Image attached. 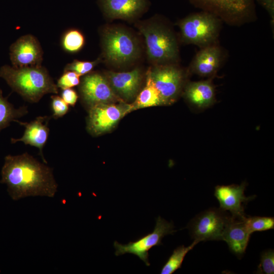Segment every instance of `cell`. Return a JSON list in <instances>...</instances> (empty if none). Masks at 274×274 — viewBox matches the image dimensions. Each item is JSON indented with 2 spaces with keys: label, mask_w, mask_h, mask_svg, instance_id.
I'll list each match as a JSON object with an SVG mask.
<instances>
[{
  "label": "cell",
  "mask_w": 274,
  "mask_h": 274,
  "mask_svg": "<svg viewBox=\"0 0 274 274\" xmlns=\"http://www.w3.org/2000/svg\"><path fill=\"white\" fill-rule=\"evenodd\" d=\"M256 273H274V251L272 249H268L261 253L260 262Z\"/></svg>",
  "instance_id": "cell-26"
},
{
  "label": "cell",
  "mask_w": 274,
  "mask_h": 274,
  "mask_svg": "<svg viewBox=\"0 0 274 274\" xmlns=\"http://www.w3.org/2000/svg\"><path fill=\"white\" fill-rule=\"evenodd\" d=\"M10 58L14 67L40 66L43 60V51L36 37L25 35L10 46Z\"/></svg>",
  "instance_id": "cell-11"
},
{
  "label": "cell",
  "mask_w": 274,
  "mask_h": 274,
  "mask_svg": "<svg viewBox=\"0 0 274 274\" xmlns=\"http://www.w3.org/2000/svg\"><path fill=\"white\" fill-rule=\"evenodd\" d=\"M247 184L244 182L240 185H218L215 187L214 196L220 204V208L229 212L232 217L244 218L245 208L247 203L254 199V195L247 197L244 192Z\"/></svg>",
  "instance_id": "cell-12"
},
{
  "label": "cell",
  "mask_w": 274,
  "mask_h": 274,
  "mask_svg": "<svg viewBox=\"0 0 274 274\" xmlns=\"http://www.w3.org/2000/svg\"><path fill=\"white\" fill-rule=\"evenodd\" d=\"M85 38L79 30L71 29L64 32L61 39L63 49L68 53H76L84 46Z\"/></svg>",
  "instance_id": "cell-23"
},
{
  "label": "cell",
  "mask_w": 274,
  "mask_h": 274,
  "mask_svg": "<svg viewBox=\"0 0 274 274\" xmlns=\"http://www.w3.org/2000/svg\"><path fill=\"white\" fill-rule=\"evenodd\" d=\"M246 217L232 216L222 235V240L226 242L230 251L239 259L245 253L251 235L245 222Z\"/></svg>",
  "instance_id": "cell-15"
},
{
  "label": "cell",
  "mask_w": 274,
  "mask_h": 274,
  "mask_svg": "<svg viewBox=\"0 0 274 274\" xmlns=\"http://www.w3.org/2000/svg\"><path fill=\"white\" fill-rule=\"evenodd\" d=\"M99 59L93 61L74 60L65 66L64 71H71L76 73L80 76L89 74L99 62Z\"/></svg>",
  "instance_id": "cell-25"
},
{
  "label": "cell",
  "mask_w": 274,
  "mask_h": 274,
  "mask_svg": "<svg viewBox=\"0 0 274 274\" xmlns=\"http://www.w3.org/2000/svg\"><path fill=\"white\" fill-rule=\"evenodd\" d=\"M51 98L52 117L55 119L60 118L67 113L69 109L68 105L60 96L53 95L51 96Z\"/></svg>",
  "instance_id": "cell-28"
},
{
  "label": "cell",
  "mask_w": 274,
  "mask_h": 274,
  "mask_svg": "<svg viewBox=\"0 0 274 274\" xmlns=\"http://www.w3.org/2000/svg\"><path fill=\"white\" fill-rule=\"evenodd\" d=\"M80 76L76 73L71 71H64L57 82L58 88L61 89L70 88L80 84Z\"/></svg>",
  "instance_id": "cell-27"
},
{
  "label": "cell",
  "mask_w": 274,
  "mask_h": 274,
  "mask_svg": "<svg viewBox=\"0 0 274 274\" xmlns=\"http://www.w3.org/2000/svg\"><path fill=\"white\" fill-rule=\"evenodd\" d=\"M61 97L68 105L74 106L77 101L78 96L75 90L70 88L62 89Z\"/></svg>",
  "instance_id": "cell-29"
},
{
  "label": "cell",
  "mask_w": 274,
  "mask_h": 274,
  "mask_svg": "<svg viewBox=\"0 0 274 274\" xmlns=\"http://www.w3.org/2000/svg\"><path fill=\"white\" fill-rule=\"evenodd\" d=\"M98 3L108 17L125 20L139 16L149 6L148 0H98Z\"/></svg>",
  "instance_id": "cell-13"
},
{
  "label": "cell",
  "mask_w": 274,
  "mask_h": 274,
  "mask_svg": "<svg viewBox=\"0 0 274 274\" xmlns=\"http://www.w3.org/2000/svg\"><path fill=\"white\" fill-rule=\"evenodd\" d=\"M147 75L146 86L139 93L134 103L132 105V109L164 105L148 71Z\"/></svg>",
  "instance_id": "cell-20"
},
{
  "label": "cell",
  "mask_w": 274,
  "mask_h": 274,
  "mask_svg": "<svg viewBox=\"0 0 274 274\" xmlns=\"http://www.w3.org/2000/svg\"><path fill=\"white\" fill-rule=\"evenodd\" d=\"M184 94L190 104L198 108L209 107L215 101V88L211 79L188 83Z\"/></svg>",
  "instance_id": "cell-19"
},
{
  "label": "cell",
  "mask_w": 274,
  "mask_h": 274,
  "mask_svg": "<svg viewBox=\"0 0 274 274\" xmlns=\"http://www.w3.org/2000/svg\"><path fill=\"white\" fill-rule=\"evenodd\" d=\"M149 59L156 65L172 64L178 58L176 38L170 30L157 23L141 24Z\"/></svg>",
  "instance_id": "cell-3"
},
{
  "label": "cell",
  "mask_w": 274,
  "mask_h": 274,
  "mask_svg": "<svg viewBox=\"0 0 274 274\" xmlns=\"http://www.w3.org/2000/svg\"><path fill=\"white\" fill-rule=\"evenodd\" d=\"M197 244V242L193 241L192 244L188 247L182 245L176 248L163 266L160 273L172 274L181 268L186 254Z\"/></svg>",
  "instance_id": "cell-22"
},
{
  "label": "cell",
  "mask_w": 274,
  "mask_h": 274,
  "mask_svg": "<svg viewBox=\"0 0 274 274\" xmlns=\"http://www.w3.org/2000/svg\"><path fill=\"white\" fill-rule=\"evenodd\" d=\"M0 77L14 91L31 103L39 102L45 94L58 93L57 85L42 65L17 68L5 65L0 68Z\"/></svg>",
  "instance_id": "cell-2"
},
{
  "label": "cell",
  "mask_w": 274,
  "mask_h": 274,
  "mask_svg": "<svg viewBox=\"0 0 274 274\" xmlns=\"http://www.w3.org/2000/svg\"><path fill=\"white\" fill-rule=\"evenodd\" d=\"M107 78L115 93L129 100L134 98L139 91L142 74L141 71L136 68L127 72H109Z\"/></svg>",
  "instance_id": "cell-16"
},
{
  "label": "cell",
  "mask_w": 274,
  "mask_h": 274,
  "mask_svg": "<svg viewBox=\"0 0 274 274\" xmlns=\"http://www.w3.org/2000/svg\"><path fill=\"white\" fill-rule=\"evenodd\" d=\"M265 9L268 11L271 17L273 19L274 0H258Z\"/></svg>",
  "instance_id": "cell-30"
},
{
  "label": "cell",
  "mask_w": 274,
  "mask_h": 274,
  "mask_svg": "<svg viewBox=\"0 0 274 274\" xmlns=\"http://www.w3.org/2000/svg\"><path fill=\"white\" fill-rule=\"evenodd\" d=\"M244 220L251 234L254 232L263 231L274 228L273 217L246 216Z\"/></svg>",
  "instance_id": "cell-24"
},
{
  "label": "cell",
  "mask_w": 274,
  "mask_h": 274,
  "mask_svg": "<svg viewBox=\"0 0 274 274\" xmlns=\"http://www.w3.org/2000/svg\"><path fill=\"white\" fill-rule=\"evenodd\" d=\"M176 231L172 222H168L159 216L156 220V225L152 232L127 244L123 245L115 241V254L116 256L126 253L134 254L143 261L147 266H149V251L154 246L161 245V241L165 235L173 234Z\"/></svg>",
  "instance_id": "cell-7"
},
{
  "label": "cell",
  "mask_w": 274,
  "mask_h": 274,
  "mask_svg": "<svg viewBox=\"0 0 274 274\" xmlns=\"http://www.w3.org/2000/svg\"><path fill=\"white\" fill-rule=\"evenodd\" d=\"M211 12L230 17H240L248 14L253 0H190Z\"/></svg>",
  "instance_id": "cell-17"
},
{
  "label": "cell",
  "mask_w": 274,
  "mask_h": 274,
  "mask_svg": "<svg viewBox=\"0 0 274 274\" xmlns=\"http://www.w3.org/2000/svg\"><path fill=\"white\" fill-rule=\"evenodd\" d=\"M178 25L183 41L200 47L211 45L218 35L219 20L214 14L207 12L190 15Z\"/></svg>",
  "instance_id": "cell-4"
},
{
  "label": "cell",
  "mask_w": 274,
  "mask_h": 274,
  "mask_svg": "<svg viewBox=\"0 0 274 274\" xmlns=\"http://www.w3.org/2000/svg\"><path fill=\"white\" fill-rule=\"evenodd\" d=\"M80 84L82 98L89 108L97 104L114 103L120 99L107 77L99 73L86 75Z\"/></svg>",
  "instance_id": "cell-10"
},
{
  "label": "cell",
  "mask_w": 274,
  "mask_h": 274,
  "mask_svg": "<svg viewBox=\"0 0 274 274\" xmlns=\"http://www.w3.org/2000/svg\"><path fill=\"white\" fill-rule=\"evenodd\" d=\"M1 175L0 182L6 184L14 200L29 196L53 197L57 191L52 169L27 152L6 156Z\"/></svg>",
  "instance_id": "cell-1"
},
{
  "label": "cell",
  "mask_w": 274,
  "mask_h": 274,
  "mask_svg": "<svg viewBox=\"0 0 274 274\" xmlns=\"http://www.w3.org/2000/svg\"><path fill=\"white\" fill-rule=\"evenodd\" d=\"M131 110L132 105L126 104L109 103L94 105L89 108L88 130L94 135L106 132Z\"/></svg>",
  "instance_id": "cell-9"
},
{
  "label": "cell",
  "mask_w": 274,
  "mask_h": 274,
  "mask_svg": "<svg viewBox=\"0 0 274 274\" xmlns=\"http://www.w3.org/2000/svg\"><path fill=\"white\" fill-rule=\"evenodd\" d=\"M102 42L105 57L114 64L130 62L139 55V47L136 39L123 28H107L103 32Z\"/></svg>",
  "instance_id": "cell-5"
},
{
  "label": "cell",
  "mask_w": 274,
  "mask_h": 274,
  "mask_svg": "<svg viewBox=\"0 0 274 274\" xmlns=\"http://www.w3.org/2000/svg\"><path fill=\"white\" fill-rule=\"evenodd\" d=\"M221 55V50L217 46L211 45L203 47L192 60L191 71L201 77L214 76L219 68Z\"/></svg>",
  "instance_id": "cell-18"
},
{
  "label": "cell",
  "mask_w": 274,
  "mask_h": 274,
  "mask_svg": "<svg viewBox=\"0 0 274 274\" xmlns=\"http://www.w3.org/2000/svg\"><path fill=\"white\" fill-rule=\"evenodd\" d=\"M231 217L229 213L220 208H212L195 216L187 228L191 238L198 243L201 241H221Z\"/></svg>",
  "instance_id": "cell-6"
},
{
  "label": "cell",
  "mask_w": 274,
  "mask_h": 274,
  "mask_svg": "<svg viewBox=\"0 0 274 274\" xmlns=\"http://www.w3.org/2000/svg\"><path fill=\"white\" fill-rule=\"evenodd\" d=\"M28 113L27 108L22 106L16 108L3 95L0 88V131L7 127L13 121L16 122Z\"/></svg>",
  "instance_id": "cell-21"
},
{
  "label": "cell",
  "mask_w": 274,
  "mask_h": 274,
  "mask_svg": "<svg viewBox=\"0 0 274 274\" xmlns=\"http://www.w3.org/2000/svg\"><path fill=\"white\" fill-rule=\"evenodd\" d=\"M164 105L173 103L180 94L184 83V74L173 64L156 65L148 71Z\"/></svg>",
  "instance_id": "cell-8"
},
{
  "label": "cell",
  "mask_w": 274,
  "mask_h": 274,
  "mask_svg": "<svg viewBox=\"0 0 274 274\" xmlns=\"http://www.w3.org/2000/svg\"><path fill=\"white\" fill-rule=\"evenodd\" d=\"M51 116H38L29 122H23L17 120L16 122L23 126L25 130L23 135L20 138L11 139L12 144L22 142L25 145L35 147L39 150L44 162H47L43 156V150L48 140L49 134L48 123Z\"/></svg>",
  "instance_id": "cell-14"
}]
</instances>
